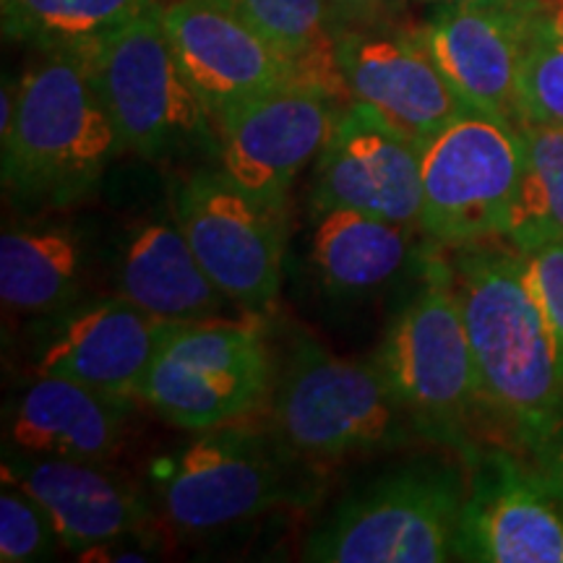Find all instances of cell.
<instances>
[{"label": "cell", "mask_w": 563, "mask_h": 563, "mask_svg": "<svg viewBox=\"0 0 563 563\" xmlns=\"http://www.w3.org/2000/svg\"><path fill=\"white\" fill-rule=\"evenodd\" d=\"M522 170L504 238L514 249L563 241V125L517 123Z\"/></svg>", "instance_id": "d4e9b609"}, {"label": "cell", "mask_w": 563, "mask_h": 563, "mask_svg": "<svg viewBox=\"0 0 563 563\" xmlns=\"http://www.w3.org/2000/svg\"><path fill=\"white\" fill-rule=\"evenodd\" d=\"M292 63L302 81L352 102L336 66L332 0H220Z\"/></svg>", "instance_id": "603a6c76"}, {"label": "cell", "mask_w": 563, "mask_h": 563, "mask_svg": "<svg viewBox=\"0 0 563 563\" xmlns=\"http://www.w3.org/2000/svg\"><path fill=\"white\" fill-rule=\"evenodd\" d=\"M344 108L347 102L308 81L230 104L214 118L220 165L253 199L285 211L295 178L319 157Z\"/></svg>", "instance_id": "8fae6325"}, {"label": "cell", "mask_w": 563, "mask_h": 563, "mask_svg": "<svg viewBox=\"0 0 563 563\" xmlns=\"http://www.w3.org/2000/svg\"><path fill=\"white\" fill-rule=\"evenodd\" d=\"M530 454L534 473L540 475V481L545 483V488L553 493V498L563 509V418L548 433V439Z\"/></svg>", "instance_id": "f1b7e54d"}, {"label": "cell", "mask_w": 563, "mask_h": 563, "mask_svg": "<svg viewBox=\"0 0 563 563\" xmlns=\"http://www.w3.org/2000/svg\"><path fill=\"white\" fill-rule=\"evenodd\" d=\"M175 58L211 118L282 84L302 81L290 60L220 0L159 5Z\"/></svg>", "instance_id": "2e32d148"}, {"label": "cell", "mask_w": 563, "mask_h": 563, "mask_svg": "<svg viewBox=\"0 0 563 563\" xmlns=\"http://www.w3.org/2000/svg\"><path fill=\"white\" fill-rule=\"evenodd\" d=\"M274 386L272 350L253 321L183 323L162 347L139 397L186 431H211L256 412Z\"/></svg>", "instance_id": "52a82bcc"}, {"label": "cell", "mask_w": 563, "mask_h": 563, "mask_svg": "<svg viewBox=\"0 0 563 563\" xmlns=\"http://www.w3.org/2000/svg\"><path fill=\"white\" fill-rule=\"evenodd\" d=\"M519 170L517 123L464 112L422 146L420 230L449 249L504 238Z\"/></svg>", "instance_id": "ba28073f"}, {"label": "cell", "mask_w": 563, "mask_h": 563, "mask_svg": "<svg viewBox=\"0 0 563 563\" xmlns=\"http://www.w3.org/2000/svg\"><path fill=\"white\" fill-rule=\"evenodd\" d=\"M159 5L79 55L125 152L150 162L220 159L214 118L178 66Z\"/></svg>", "instance_id": "5b68a950"}, {"label": "cell", "mask_w": 563, "mask_h": 563, "mask_svg": "<svg viewBox=\"0 0 563 563\" xmlns=\"http://www.w3.org/2000/svg\"><path fill=\"white\" fill-rule=\"evenodd\" d=\"M415 431L376 357H342L298 332L272 399V433L292 460L334 464L402 443Z\"/></svg>", "instance_id": "3957f363"}, {"label": "cell", "mask_w": 563, "mask_h": 563, "mask_svg": "<svg viewBox=\"0 0 563 563\" xmlns=\"http://www.w3.org/2000/svg\"><path fill=\"white\" fill-rule=\"evenodd\" d=\"M449 279L473 347L485 412L527 452L563 418V352L532 290L525 253L477 241L452 245Z\"/></svg>", "instance_id": "6da1fadb"}, {"label": "cell", "mask_w": 563, "mask_h": 563, "mask_svg": "<svg viewBox=\"0 0 563 563\" xmlns=\"http://www.w3.org/2000/svg\"><path fill=\"white\" fill-rule=\"evenodd\" d=\"M332 3L342 5V9H355V11H368V9H382L389 5L391 0H332Z\"/></svg>", "instance_id": "4dcf8cb0"}, {"label": "cell", "mask_w": 563, "mask_h": 563, "mask_svg": "<svg viewBox=\"0 0 563 563\" xmlns=\"http://www.w3.org/2000/svg\"><path fill=\"white\" fill-rule=\"evenodd\" d=\"M84 241L74 228H5L0 235V298L9 311L47 316L81 295Z\"/></svg>", "instance_id": "7402d4cb"}, {"label": "cell", "mask_w": 563, "mask_h": 563, "mask_svg": "<svg viewBox=\"0 0 563 563\" xmlns=\"http://www.w3.org/2000/svg\"><path fill=\"white\" fill-rule=\"evenodd\" d=\"M422 146L363 102L342 110L316 157L311 207L355 209L420 228Z\"/></svg>", "instance_id": "7c38bea8"}, {"label": "cell", "mask_w": 563, "mask_h": 563, "mask_svg": "<svg viewBox=\"0 0 563 563\" xmlns=\"http://www.w3.org/2000/svg\"><path fill=\"white\" fill-rule=\"evenodd\" d=\"M543 19L548 30L563 40V0H543Z\"/></svg>", "instance_id": "f546056e"}, {"label": "cell", "mask_w": 563, "mask_h": 563, "mask_svg": "<svg viewBox=\"0 0 563 563\" xmlns=\"http://www.w3.org/2000/svg\"><path fill=\"white\" fill-rule=\"evenodd\" d=\"M180 327L146 313L118 292L112 298L74 302L58 311L34 373L139 397L146 373Z\"/></svg>", "instance_id": "e0dca14e"}, {"label": "cell", "mask_w": 563, "mask_h": 563, "mask_svg": "<svg viewBox=\"0 0 563 563\" xmlns=\"http://www.w3.org/2000/svg\"><path fill=\"white\" fill-rule=\"evenodd\" d=\"M3 144V188L24 209H66L100 186L125 152L87 60L47 51L19 81Z\"/></svg>", "instance_id": "7a4b0ae2"}, {"label": "cell", "mask_w": 563, "mask_h": 563, "mask_svg": "<svg viewBox=\"0 0 563 563\" xmlns=\"http://www.w3.org/2000/svg\"><path fill=\"white\" fill-rule=\"evenodd\" d=\"M3 483L19 485L53 519L68 551H97L136 534L150 517L146 501L102 462L55 460L5 446Z\"/></svg>", "instance_id": "ac0fdd59"}, {"label": "cell", "mask_w": 563, "mask_h": 563, "mask_svg": "<svg viewBox=\"0 0 563 563\" xmlns=\"http://www.w3.org/2000/svg\"><path fill=\"white\" fill-rule=\"evenodd\" d=\"M460 470L412 460L350 490L308 534L302 559L319 563H441L454 559L464 504Z\"/></svg>", "instance_id": "8992f818"}, {"label": "cell", "mask_w": 563, "mask_h": 563, "mask_svg": "<svg viewBox=\"0 0 563 563\" xmlns=\"http://www.w3.org/2000/svg\"><path fill=\"white\" fill-rule=\"evenodd\" d=\"M522 253L532 290L538 295L540 308H543L563 352V241L538 245V249Z\"/></svg>", "instance_id": "83f0119b"}, {"label": "cell", "mask_w": 563, "mask_h": 563, "mask_svg": "<svg viewBox=\"0 0 563 563\" xmlns=\"http://www.w3.org/2000/svg\"><path fill=\"white\" fill-rule=\"evenodd\" d=\"M334 53L350 100L368 104L420 146L473 112L443 76L422 34L336 30Z\"/></svg>", "instance_id": "4fadbf2b"}, {"label": "cell", "mask_w": 563, "mask_h": 563, "mask_svg": "<svg viewBox=\"0 0 563 563\" xmlns=\"http://www.w3.org/2000/svg\"><path fill=\"white\" fill-rule=\"evenodd\" d=\"M162 0H3L5 37L84 53Z\"/></svg>", "instance_id": "cb8c5ba5"}, {"label": "cell", "mask_w": 563, "mask_h": 563, "mask_svg": "<svg viewBox=\"0 0 563 563\" xmlns=\"http://www.w3.org/2000/svg\"><path fill=\"white\" fill-rule=\"evenodd\" d=\"M238 422L201 431L167 467L162 506L178 530H224L290 498L285 462L292 456L274 433Z\"/></svg>", "instance_id": "30bf717a"}, {"label": "cell", "mask_w": 563, "mask_h": 563, "mask_svg": "<svg viewBox=\"0 0 563 563\" xmlns=\"http://www.w3.org/2000/svg\"><path fill=\"white\" fill-rule=\"evenodd\" d=\"M415 228L355 209L313 211L311 262L323 290L336 298L382 290L412 262Z\"/></svg>", "instance_id": "44dd1931"}, {"label": "cell", "mask_w": 563, "mask_h": 563, "mask_svg": "<svg viewBox=\"0 0 563 563\" xmlns=\"http://www.w3.org/2000/svg\"><path fill=\"white\" fill-rule=\"evenodd\" d=\"M175 222L232 306L269 311L282 285L285 211L253 199L222 165H203L178 186Z\"/></svg>", "instance_id": "9c48e42d"}, {"label": "cell", "mask_w": 563, "mask_h": 563, "mask_svg": "<svg viewBox=\"0 0 563 563\" xmlns=\"http://www.w3.org/2000/svg\"><path fill=\"white\" fill-rule=\"evenodd\" d=\"M60 534L53 519L19 485L3 483L0 493V561L32 563L53 559L58 551Z\"/></svg>", "instance_id": "4316f807"}, {"label": "cell", "mask_w": 563, "mask_h": 563, "mask_svg": "<svg viewBox=\"0 0 563 563\" xmlns=\"http://www.w3.org/2000/svg\"><path fill=\"white\" fill-rule=\"evenodd\" d=\"M133 397L63 376H37L13 399L5 439L19 452L104 462L123 443Z\"/></svg>", "instance_id": "d6986e66"}, {"label": "cell", "mask_w": 563, "mask_h": 563, "mask_svg": "<svg viewBox=\"0 0 563 563\" xmlns=\"http://www.w3.org/2000/svg\"><path fill=\"white\" fill-rule=\"evenodd\" d=\"M431 3H501V0H431Z\"/></svg>", "instance_id": "1f68e13d"}, {"label": "cell", "mask_w": 563, "mask_h": 563, "mask_svg": "<svg viewBox=\"0 0 563 563\" xmlns=\"http://www.w3.org/2000/svg\"><path fill=\"white\" fill-rule=\"evenodd\" d=\"M540 0L443 3L422 30L428 51L473 112L517 123V76Z\"/></svg>", "instance_id": "9a60e30c"}, {"label": "cell", "mask_w": 563, "mask_h": 563, "mask_svg": "<svg viewBox=\"0 0 563 563\" xmlns=\"http://www.w3.org/2000/svg\"><path fill=\"white\" fill-rule=\"evenodd\" d=\"M118 295L173 323L220 319L230 298L196 258L178 222L139 224L115 269Z\"/></svg>", "instance_id": "ffe728a7"}, {"label": "cell", "mask_w": 563, "mask_h": 563, "mask_svg": "<svg viewBox=\"0 0 563 563\" xmlns=\"http://www.w3.org/2000/svg\"><path fill=\"white\" fill-rule=\"evenodd\" d=\"M464 496L454 559L563 563V509L532 464L506 452L481 454Z\"/></svg>", "instance_id": "5bb4252c"}, {"label": "cell", "mask_w": 563, "mask_h": 563, "mask_svg": "<svg viewBox=\"0 0 563 563\" xmlns=\"http://www.w3.org/2000/svg\"><path fill=\"white\" fill-rule=\"evenodd\" d=\"M376 361L415 431L475 464L473 428L485 407L443 256L426 258V285L394 319Z\"/></svg>", "instance_id": "277c9868"}, {"label": "cell", "mask_w": 563, "mask_h": 563, "mask_svg": "<svg viewBox=\"0 0 563 563\" xmlns=\"http://www.w3.org/2000/svg\"><path fill=\"white\" fill-rule=\"evenodd\" d=\"M517 123L563 125V40L548 30L543 0L519 63Z\"/></svg>", "instance_id": "484cf974"}]
</instances>
